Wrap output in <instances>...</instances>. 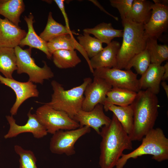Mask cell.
Wrapping results in <instances>:
<instances>
[{"label":"cell","mask_w":168,"mask_h":168,"mask_svg":"<svg viewBox=\"0 0 168 168\" xmlns=\"http://www.w3.org/2000/svg\"><path fill=\"white\" fill-rule=\"evenodd\" d=\"M100 135L101 168H113L124 150L133 149L132 140L114 114L110 124L102 128Z\"/></svg>","instance_id":"obj_1"},{"label":"cell","mask_w":168,"mask_h":168,"mask_svg":"<svg viewBox=\"0 0 168 168\" xmlns=\"http://www.w3.org/2000/svg\"><path fill=\"white\" fill-rule=\"evenodd\" d=\"M159 101L149 89L140 90L130 105L133 112V126L129 135L132 141H141L153 128L158 114Z\"/></svg>","instance_id":"obj_2"},{"label":"cell","mask_w":168,"mask_h":168,"mask_svg":"<svg viewBox=\"0 0 168 168\" xmlns=\"http://www.w3.org/2000/svg\"><path fill=\"white\" fill-rule=\"evenodd\" d=\"M121 20L123 41L117 54L116 68L122 69L133 57L146 49L148 38L144 25L126 18Z\"/></svg>","instance_id":"obj_3"},{"label":"cell","mask_w":168,"mask_h":168,"mask_svg":"<svg viewBox=\"0 0 168 168\" xmlns=\"http://www.w3.org/2000/svg\"><path fill=\"white\" fill-rule=\"evenodd\" d=\"M141 144L132 152L123 154L118 161L116 168H123L128 161L143 155H152V158L158 162L168 159V138L159 128H153L142 138Z\"/></svg>","instance_id":"obj_4"},{"label":"cell","mask_w":168,"mask_h":168,"mask_svg":"<svg viewBox=\"0 0 168 168\" xmlns=\"http://www.w3.org/2000/svg\"><path fill=\"white\" fill-rule=\"evenodd\" d=\"M92 79L86 77L80 85L70 89L65 90L62 85L53 80L51 85L53 91L51 101L46 103L53 109L63 111L71 118L82 109L84 92Z\"/></svg>","instance_id":"obj_5"},{"label":"cell","mask_w":168,"mask_h":168,"mask_svg":"<svg viewBox=\"0 0 168 168\" xmlns=\"http://www.w3.org/2000/svg\"><path fill=\"white\" fill-rule=\"evenodd\" d=\"M17 59V72L18 74L25 73L29 77L28 81L42 84L45 80L53 77L54 73L46 62L40 67L35 63L31 56V48L23 49L19 45L14 48Z\"/></svg>","instance_id":"obj_6"},{"label":"cell","mask_w":168,"mask_h":168,"mask_svg":"<svg viewBox=\"0 0 168 168\" xmlns=\"http://www.w3.org/2000/svg\"><path fill=\"white\" fill-rule=\"evenodd\" d=\"M35 114L47 132L54 134L60 130H70L80 127L79 124L66 113L55 110L46 103L39 107Z\"/></svg>","instance_id":"obj_7"},{"label":"cell","mask_w":168,"mask_h":168,"mask_svg":"<svg viewBox=\"0 0 168 168\" xmlns=\"http://www.w3.org/2000/svg\"><path fill=\"white\" fill-rule=\"evenodd\" d=\"M94 77L101 78L112 87L138 92L140 91L137 74L131 69L123 70L116 68H104L94 69Z\"/></svg>","instance_id":"obj_8"},{"label":"cell","mask_w":168,"mask_h":168,"mask_svg":"<svg viewBox=\"0 0 168 168\" xmlns=\"http://www.w3.org/2000/svg\"><path fill=\"white\" fill-rule=\"evenodd\" d=\"M91 128L84 126L74 129L60 130L50 139L49 149L51 152L57 154H64L67 156L75 154L74 145L82 137L89 133Z\"/></svg>","instance_id":"obj_9"},{"label":"cell","mask_w":168,"mask_h":168,"mask_svg":"<svg viewBox=\"0 0 168 168\" xmlns=\"http://www.w3.org/2000/svg\"><path fill=\"white\" fill-rule=\"evenodd\" d=\"M112 87L104 79L94 77L93 81L88 85L85 90L82 110L89 111L99 104L103 105L107 93Z\"/></svg>","instance_id":"obj_10"},{"label":"cell","mask_w":168,"mask_h":168,"mask_svg":"<svg viewBox=\"0 0 168 168\" xmlns=\"http://www.w3.org/2000/svg\"><path fill=\"white\" fill-rule=\"evenodd\" d=\"M0 82L11 88L16 94V100L10 110L12 116L17 114L19 107L26 100L30 97L39 96V92L36 85L29 81L20 82L13 78L3 77L0 74Z\"/></svg>","instance_id":"obj_11"},{"label":"cell","mask_w":168,"mask_h":168,"mask_svg":"<svg viewBox=\"0 0 168 168\" xmlns=\"http://www.w3.org/2000/svg\"><path fill=\"white\" fill-rule=\"evenodd\" d=\"M168 26V6L153 3L151 17L144 25L145 33L148 38L157 40Z\"/></svg>","instance_id":"obj_12"},{"label":"cell","mask_w":168,"mask_h":168,"mask_svg":"<svg viewBox=\"0 0 168 168\" xmlns=\"http://www.w3.org/2000/svg\"><path fill=\"white\" fill-rule=\"evenodd\" d=\"M28 119L26 124L20 125L16 123L12 116H6L10 125L7 134L4 136L5 139L15 137L21 133H30L34 137L40 138L46 135L48 133L44 127L40 123L35 114H32L30 110L27 114Z\"/></svg>","instance_id":"obj_13"},{"label":"cell","mask_w":168,"mask_h":168,"mask_svg":"<svg viewBox=\"0 0 168 168\" xmlns=\"http://www.w3.org/2000/svg\"><path fill=\"white\" fill-rule=\"evenodd\" d=\"M104 110L103 105L99 104L90 111H85L82 109L73 119L79 124L80 127L86 126L92 128L100 135V128L102 126L109 125L111 120L105 114Z\"/></svg>","instance_id":"obj_14"},{"label":"cell","mask_w":168,"mask_h":168,"mask_svg":"<svg viewBox=\"0 0 168 168\" xmlns=\"http://www.w3.org/2000/svg\"><path fill=\"white\" fill-rule=\"evenodd\" d=\"M26 34L19 26L0 16V48H14L19 45Z\"/></svg>","instance_id":"obj_15"},{"label":"cell","mask_w":168,"mask_h":168,"mask_svg":"<svg viewBox=\"0 0 168 168\" xmlns=\"http://www.w3.org/2000/svg\"><path fill=\"white\" fill-rule=\"evenodd\" d=\"M121 46L117 41H112L97 55L90 59L91 72L94 69L107 68H116L117 56Z\"/></svg>","instance_id":"obj_16"},{"label":"cell","mask_w":168,"mask_h":168,"mask_svg":"<svg viewBox=\"0 0 168 168\" xmlns=\"http://www.w3.org/2000/svg\"><path fill=\"white\" fill-rule=\"evenodd\" d=\"M164 71L163 66L151 63L146 71L138 79L140 90L149 89L154 94H158L160 91Z\"/></svg>","instance_id":"obj_17"},{"label":"cell","mask_w":168,"mask_h":168,"mask_svg":"<svg viewBox=\"0 0 168 168\" xmlns=\"http://www.w3.org/2000/svg\"><path fill=\"white\" fill-rule=\"evenodd\" d=\"M28 27V31L26 36L21 41L19 46L23 47L28 46L30 48H34L43 52L48 59H50L52 55L49 53L47 42L43 40L35 32L33 27L34 16L31 13L24 18Z\"/></svg>","instance_id":"obj_18"},{"label":"cell","mask_w":168,"mask_h":168,"mask_svg":"<svg viewBox=\"0 0 168 168\" xmlns=\"http://www.w3.org/2000/svg\"><path fill=\"white\" fill-rule=\"evenodd\" d=\"M50 54L59 50H75L77 49L84 57L90 68V59L82 47L72 34H66L58 36L47 42Z\"/></svg>","instance_id":"obj_19"},{"label":"cell","mask_w":168,"mask_h":168,"mask_svg":"<svg viewBox=\"0 0 168 168\" xmlns=\"http://www.w3.org/2000/svg\"><path fill=\"white\" fill-rule=\"evenodd\" d=\"M137 92L127 89L112 87L107 93L103 104L104 109L108 111L111 105L124 106L131 104L134 100Z\"/></svg>","instance_id":"obj_20"},{"label":"cell","mask_w":168,"mask_h":168,"mask_svg":"<svg viewBox=\"0 0 168 168\" xmlns=\"http://www.w3.org/2000/svg\"><path fill=\"white\" fill-rule=\"evenodd\" d=\"M84 33L92 34L102 43L110 44L113 39L122 37L123 30L114 29L111 23L102 22L93 28L84 29Z\"/></svg>","instance_id":"obj_21"},{"label":"cell","mask_w":168,"mask_h":168,"mask_svg":"<svg viewBox=\"0 0 168 168\" xmlns=\"http://www.w3.org/2000/svg\"><path fill=\"white\" fill-rule=\"evenodd\" d=\"M25 9L22 0H0V15L17 26H19L20 17Z\"/></svg>","instance_id":"obj_22"},{"label":"cell","mask_w":168,"mask_h":168,"mask_svg":"<svg viewBox=\"0 0 168 168\" xmlns=\"http://www.w3.org/2000/svg\"><path fill=\"white\" fill-rule=\"evenodd\" d=\"M153 3L146 0H133L131 10L126 18L139 24L145 25L152 14Z\"/></svg>","instance_id":"obj_23"},{"label":"cell","mask_w":168,"mask_h":168,"mask_svg":"<svg viewBox=\"0 0 168 168\" xmlns=\"http://www.w3.org/2000/svg\"><path fill=\"white\" fill-rule=\"evenodd\" d=\"M17 70V59L14 48H0V72L5 77L12 79L13 72Z\"/></svg>","instance_id":"obj_24"},{"label":"cell","mask_w":168,"mask_h":168,"mask_svg":"<svg viewBox=\"0 0 168 168\" xmlns=\"http://www.w3.org/2000/svg\"><path fill=\"white\" fill-rule=\"evenodd\" d=\"M66 34L77 35L74 31L55 20L52 16V12H49L46 26L39 36L48 42L56 37Z\"/></svg>","instance_id":"obj_25"},{"label":"cell","mask_w":168,"mask_h":168,"mask_svg":"<svg viewBox=\"0 0 168 168\" xmlns=\"http://www.w3.org/2000/svg\"><path fill=\"white\" fill-rule=\"evenodd\" d=\"M53 62L60 69H67L76 66L81 62L75 50H59L52 54Z\"/></svg>","instance_id":"obj_26"},{"label":"cell","mask_w":168,"mask_h":168,"mask_svg":"<svg viewBox=\"0 0 168 168\" xmlns=\"http://www.w3.org/2000/svg\"><path fill=\"white\" fill-rule=\"evenodd\" d=\"M108 110L113 112L123 129L129 135L133 126V112L131 105L121 106L111 105Z\"/></svg>","instance_id":"obj_27"},{"label":"cell","mask_w":168,"mask_h":168,"mask_svg":"<svg viewBox=\"0 0 168 168\" xmlns=\"http://www.w3.org/2000/svg\"><path fill=\"white\" fill-rule=\"evenodd\" d=\"M150 54L151 63L161 65L168 59V46L160 45L157 40L148 38L146 46Z\"/></svg>","instance_id":"obj_28"},{"label":"cell","mask_w":168,"mask_h":168,"mask_svg":"<svg viewBox=\"0 0 168 168\" xmlns=\"http://www.w3.org/2000/svg\"><path fill=\"white\" fill-rule=\"evenodd\" d=\"M77 38L78 43L89 58L94 57L103 49L102 43L98 39L91 36L88 33H83V35H78Z\"/></svg>","instance_id":"obj_29"},{"label":"cell","mask_w":168,"mask_h":168,"mask_svg":"<svg viewBox=\"0 0 168 168\" xmlns=\"http://www.w3.org/2000/svg\"><path fill=\"white\" fill-rule=\"evenodd\" d=\"M151 63L150 54L146 47L144 50L129 61L125 69L130 70L132 67H133L137 74L142 75L147 69Z\"/></svg>","instance_id":"obj_30"},{"label":"cell","mask_w":168,"mask_h":168,"mask_svg":"<svg viewBox=\"0 0 168 168\" xmlns=\"http://www.w3.org/2000/svg\"><path fill=\"white\" fill-rule=\"evenodd\" d=\"M14 149L20 157L19 168H37L36 164V158L32 151L25 150L18 145H15Z\"/></svg>","instance_id":"obj_31"},{"label":"cell","mask_w":168,"mask_h":168,"mask_svg":"<svg viewBox=\"0 0 168 168\" xmlns=\"http://www.w3.org/2000/svg\"><path fill=\"white\" fill-rule=\"evenodd\" d=\"M133 0H110L111 6L118 10L121 19L126 18L130 12Z\"/></svg>","instance_id":"obj_32"},{"label":"cell","mask_w":168,"mask_h":168,"mask_svg":"<svg viewBox=\"0 0 168 168\" xmlns=\"http://www.w3.org/2000/svg\"><path fill=\"white\" fill-rule=\"evenodd\" d=\"M54 1L57 5L63 16L65 22V26L68 28L70 29L69 20L65 10L64 4L65 0H54Z\"/></svg>","instance_id":"obj_33"},{"label":"cell","mask_w":168,"mask_h":168,"mask_svg":"<svg viewBox=\"0 0 168 168\" xmlns=\"http://www.w3.org/2000/svg\"><path fill=\"white\" fill-rule=\"evenodd\" d=\"M92 3H94L95 5L97 6L99 9L105 13L109 15L110 16L113 18L114 20L116 21H118L119 18L117 17L114 16L113 15L110 14L108 12H107L105 9L100 4L99 2L96 1L95 0H89Z\"/></svg>","instance_id":"obj_34"},{"label":"cell","mask_w":168,"mask_h":168,"mask_svg":"<svg viewBox=\"0 0 168 168\" xmlns=\"http://www.w3.org/2000/svg\"><path fill=\"white\" fill-rule=\"evenodd\" d=\"M164 68V72L162 78V81H165L168 79V63L167 62L163 66Z\"/></svg>","instance_id":"obj_35"},{"label":"cell","mask_w":168,"mask_h":168,"mask_svg":"<svg viewBox=\"0 0 168 168\" xmlns=\"http://www.w3.org/2000/svg\"><path fill=\"white\" fill-rule=\"evenodd\" d=\"M161 84L165 91L166 96L168 98V85L165 81H162L161 82Z\"/></svg>","instance_id":"obj_36"},{"label":"cell","mask_w":168,"mask_h":168,"mask_svg":"<svg viewBox=\"0 0 168 168\" xmlns=\"http://www.w3.org/2000/svg\"><path fill=\"white\" fill-rule=\"evenodd\" d=\"M153 1L154 3H159L168 6V1L167 0H153Z\"/></svg>","instance_id":"obj_37"}]
</instances>
